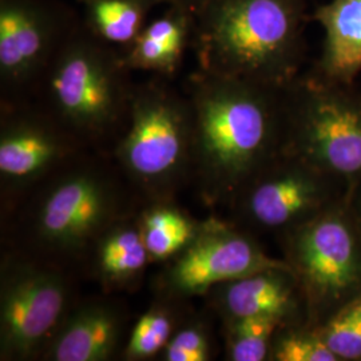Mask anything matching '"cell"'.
Returning <instances> with one entry per match:
<instances>
[{"label":"cell","instance_id":"1","mask_svg":"<svg viewBox=\"0 0 361 361\" xmlns=\"http://www.w3.org/2000/svg\"><path fill=\"white\" fill-rule=\"evenodd\" d=\"M193 113V176L210 205L232 204L283 152L285 89L197 70L186 82Z\"/></svg>","mask_w":361,"mask_h":361},{"label":"cell","instance_id":"2","mask_svg":"<svg viewBox=\"0 0 361 361\" xmlns=\"http://www.w3.org/2000/svg\"><path fill=\"white\" fill-rule=\"evenodd\" d=\"M310 0H212L194 15L198 70L285 89L301 75Z\"/></svg>","mask_w":361,"mask_h":361},{"label":"cell","instance_id":"3","mask_svg":"<svg viewBox=\"0 0 361 361\" xmlns=\"http://www.w3.org/2000/svg\"><path fill=\"white\" fill-rule=\"evenodd\" d=\"M130 73L122 51L80 22L47 67L32 102L79 143L119 137L134 90Z\"/></svg>","mask_w":361,"mask_h":361},{"label":"cell","instance_id":"4","mask_svg":"<svg viewBox=\"0 0 361 361\" xmlns=\"http://www.w3.org/2000/svg\"><path fill=\"white\" fill-rule=\"evenodd\" d=\"M193 113L186 94L164 78L134 85L129 116L116 140L118 165L153 201H169L193 174Z\"/></svg>","mask_w":361,"mask_h":361},{"label":"cell","instance_id":"5","mask_svg":"<svg viewBox=\"0 0 361 361\" xmlns=\"http://www.w3.org/2000/svg\"><path fill=\"white\" fill-rule=\"evenodd\" d=\"M283 152L348 189L361 180V92L310 71L285 87Z\"/></svg>","mask_w":361,"mask_h":361},{"label":"cell","instance_id":"6","mask_svg":"<svg viewBox=\"0 0 361 361\" xmlns=\"http://www.w3.org/2000/svg\"><path fill=\"white\" fill-rule=\"evenodd\" d=\"M128 214L118 180L97 165L78 164L56 170L46 182L30 209L27 231L40 255L78 257Z\"/></svg>","mask_w":361,"mask_h":361},{"label":"cell","instance_id":"7","mask_svg":"<svg viewBox=\"0 0 361 361\" xmlns=\"http://www.w3.org/2000/svg\"><path fill=\"white\" fill-rule=\"evenodd\" d=\"M280 243L304 295L310 325H323L360 296L361 235L347 198L281 234Z\"/></svg>","mask_w":361,"mask_h":361},{"label":"cell","instance_id":"8","mask_svg":"<svg viewBox=\"0 0 361 361\" xmlns=\"http://www.w3.org/2000/svg\"><path fill=\"white\" fill-rule=\"evenodd\" d=\"M348 186L281 152L237 194L231 207L247 232L284 233L317 217L347 198Z\"/></svg>","mask_w":361,"mask_h":361},{"label":"cell","instance_id":"9","mask_svg":"<svg viewBox=\"0 0 361 361\" xmlns=\"http://www.w3.org/2000/svg\"><path fill=\"white\" fill-rule=\"evenodd\" d=\"M82 22L61 0H0L1 104L31 102L54 56Z\"/></svg>","mask_w":361,"mask_h":361},{"label":"cell","instance_id":"10","mask_svg":"<svg viewBox=\"0 0 361 361\" xmlns=\"http://www.w3.org/2000/svg\"><path fill=\"white\" fill-rule=\"evenodd\" d=\"M0 281L1 359L42 356L67 314L68 284L63 273L46 259L7 258Z\"/></svg>","mask_w":361,"mask_h":361},{"label":"cell","instance_id":"11","mask_svg":"<svg viewBox=\"0 0 361 361\" xmlns=\"http://www.w3.org/2000/svg\"><path fill=\"white\" fill-rule=\"evenodd\" d=\"M166 262L162 285L177 298L204 296L217 285L286 264L269 256L252 233L216 219L201 222L192 241Z\"/></svg>","mask_w":361,"mask_h":361},{"label":"cell","instance_id":"12","mask_svg":"<svg viewBox=\"0 0 361 361\" xmlns=\"http://www.w3.org/2000/svg\"><path fill=\"white\" fill-rule=\"evenodd\" d=\"M77 140L35 102L1 104L0 178L13 193L70 164Z\"/></svg>","mask_w":361,"mask_h":361},{"label":"cell","instance_id":"13","mask_svg":"<svg viewBox=\"0 0 361 361\" xmlns=\"http://www.w3.org/2000/svg\"><path fill=\"white\" fill-rule=\"evenodd\" d=\"M207 295L224 320L273 317L284 324L308 323L304 295L286 264L217 285Z\"/></svg>","mask_w":361,"mask_h":361},{"label":"cell","instance_id":"14","mask_svg":"<svg viewBox=\"0 0 361 361\" xmlns=\"http://www.w3.org/2000/svg\"><path fill=\"white\" fill-rule=\"evenodd\" d=\"M122 332L121 310L107 301H90L66 314L42 356L52 361L110 360Z\"/></svg>","mask_w":361,"mask_h":361},{"label":"cell","instance_id":"15","mask_svg":"<svg viewBox=\"0 0 361 361\" xmlns=\"http://www.w3.org/2000/svg\"><path fill=\"white\" fill-rule=\"evenodd\" d=\"M323 28L320 58L310 70L319 77L355 85L361 73V0H329L312 11Z\"/></svg>","mask_w":361,"mask_h":361},{"label":"cell","instance_id":"16","mask_svg":"<svg viewBox=\"0 0 361 361\" xmlns=\"http://www.w3.org/2000/svg\"><path fill=\"white\" fill-rule=\"evenodd\" d=\"M194 13L177 7L147 22L129 49L122 52L131 71H149L173 78L183 63L185 54L193 44Z\"/></svg>","mask_w":361,"mask_h":361},{"label":"cell","instance_id":"17","mask_svg":"<svg viewBox=\"0 0 361 361\" xmlns=\"http://www.w3.org/2000/svg\"><path fill=\"white\" fill-rule=\"evenodd\" d=\"M94 271L106 289L135 284L152 262L143 241L140 216H125L104 231L92 247Z\"/></svg>","mask_w":361,"mask_h":361},{"label":"cell","instance_id":"18","mask_svg":"<svg viewBox=\"0 0 361 361\" xmlns=\"http://www.w3.org/2000/svg\"><path fill=\"white\" fill-rule=\"evenodd\" d=\"M82 22L97 38L123 52L147 25L152 0H78Z\"/></svg>","mask_w":361,"mask_h":361},{"label":"cell","instance_id":"19","mask_svg":"<svg viewBox=\"0 0 361 361\" xmlns=\"http://www.w3.org/2000/svg\"><path fill=\"white\" fill-rule=\"evenodd\" d=\"M143 241L150 261H169L188 245L200 224L168 201H154L140 214Z\"/></svg>","mask_w":361,"mask_h":361},{"label":"cell","instance_id":"20","mask_svg":"<svg viewBox=\"0 0 361 361\" xmlns=\"http://www.w3.org/2000/svg\"><path fill=\"white\" fill-rule=\"evenodd\" d=\"M284 325L273 317L224 320L225 355L231 361H267L277 329Z\"/></svg>","mask_w":361,"mask_h":361},{"label":"cell","instance_id":"21","mask_svg":"<svg viewBox=\"0 0 361 361\" xmlns=\"http://www.w3.org/2000/svg\"><path fill=\"white\" fill-rule=\"evenodd\" d=\"M269 361H338L316 326L308 323L281 325L271 341Z\"/></svg>","mask_w":361,"mask_h":361},{"label":"cell","instance_id":"22","mask_svg":"<svg viewBox=\"0 0 361 361\" xmlns=\"http://www.w3.org/2000/svg\"><path fill=\"white\" fill-rule=\"evenodd\" d=\"M173 334L174 319L171 310L164 305H154L134 325L123 357L131 361L152 359L162 353Z\"/></svg>","mask_w":361,"mask_h":361},{"label":"cell","instance_id":"23","mask_svg":"<svg viewBox=\"0 0 361 361\" xmlns=\"http://www.w3.org/2000/svg\"><path fill=\"white\" fill-rule=\"evenodd\" d=\"M316 328L338 361H361V295Z\"/></svg>","mask_w":361,"mask_h":361},{"label":"cell","instance_id":"24","mask_svg":"<svg viewBox=\"0 0 361 361\" xmlns=\"http://www.w3.org/2000/svg\"><path fill=\"white\" fill-rule=\"evenodd\" d=\"M165 361H207L212 359V344L204 325L185 324L174 331L162 350Z\"/></svg>","mask_w":361,"mask_h":361},{"label":"cell","instance_id":"25","mask_svg":"<svg viewBox=\"0 0 361 361\" xmlns=\"http://www.w3.org/2000/svg\"><path fill=\"white\" fill-rule=\"evenodd\" d=\"M347 202H348L349 210L352 214V219L356 224V228L361 235V180L355 183L349 189L348 195H347Z\"/></svg>","mask_w":361,"mask_h":361},{"label":"cell","instance_id":"26","mask_svg":"<svg viewBox=\"0 0 361 361\" xmlns=\"http://www.w3.org/2000/svg\"><path fill=\"white\" fill-rule=\"evenodd\" d=\"M155 6L166 4L168 7H177L189 13H200L212 0H152Z\"/></svg>","mask_w":361,"mask_h":361}]
</instances>
